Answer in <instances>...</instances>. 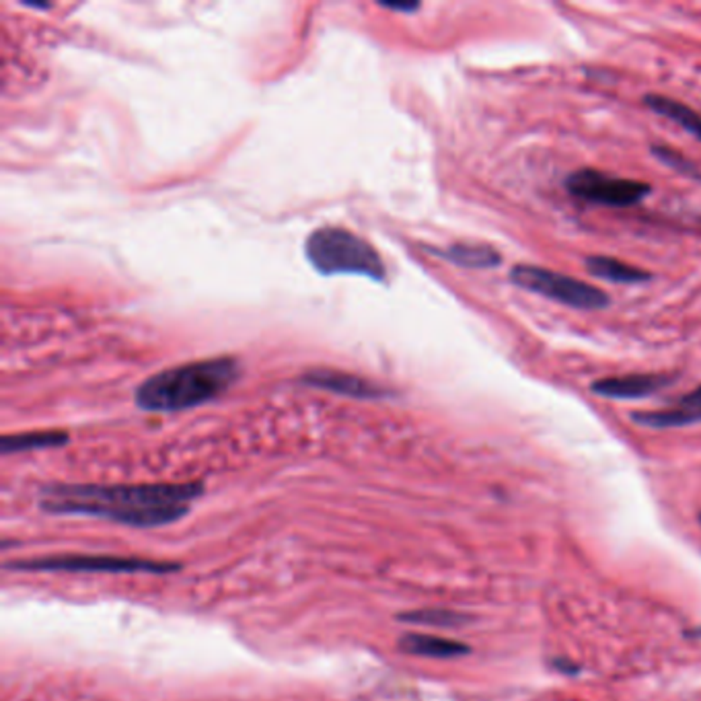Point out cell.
<instances>
[{
    "mask_svg": "<svg viewBox=\"0 0 701 701\" xmlns=\"http://www.w3.org/2000/svg\"><path fill=\"white\" fill-rule=\"evenodd\" d=\"M397 648L405 654L426 656V658H455L469 652V648L457 639L430 636V633H403L397 639Z\"/></svg>",
    "mask_w": 701,
    "mask_h": 701,
    "instance_id": "obj_8",
    "label": "cell"
},
{
    "mask_svg": "<svg viewBox=\"0 0 701 701\" xmlns=\"http://www.w3.org/2000/svg\"><path fill=\"white\" fill-rule=\"evenodd\" d=\"M399 621L405 623H420V625H436V628H455L461 625V615L449 613L440 609H424V611H410V613L399 615Z\"/></svg>",
    "mask_w": 701,
    "mask_h": 701,
    "instance_id": "obj_14",
    "label": "cell"
},
{
    "mask_svg": "<svg viewBox=\"0 0 701 701\" xmlns=\"http://www.w3.org/2000/svg\"><path fill=\"white\" fill-rule=\"evenodd\" d=\"M696 179H697V181H701V173H697V175H696Z\"/></svg>",
    "mask_w": 701,
    "mask_h": 701,
    "instance_id": "obj_19",
    "label": "cell"
},
{
    "mask_svg": "<svg viewBox=\"0 0 701 701\" xmlns=\"http://www.w3.org/2000/svg\"><path fill=\"white\" fill-rule=\"evenodd\" d=\"M204 484H50L40 492V508L56 516H95L134 529L173 525L192 510Z\"/></svg>",
    "mask_w": 701,
    "mask_h": 701,
    "instance_id": "obj_1",
    "label": "cell"
},
{
    "mask_svg": "<svg viewBox=\"0 0 701 701\" xmlns=\"http://www.w3.org/2000/svg\"><path fill=\"white\" fill-rule=\"evenodd\" d=\"M68 442V434L60 430H37V432H21L9 434L0 440V450L5 455L23 450H40V449H56Z\"/></svg>",
    "mask_w": 701,
    "mask_h": 701,
    "instance_id": "obj_13",
    "label": "cell"
},
{
    "mask_svg": "<svg viewBox=\"0 0 701 701\" xmlns=\"http://www.w3.org/2000/svg\"><path fill=\"white\" fill-rule=\"evenodd\" d=\"M23 6H29V9H35V11H45V9H50V5H45V3H21Z\"/></svg>",
    "mask_w": 701,
    "mask_h": 701,
    "instance_id": "obj_18",
    "label": "cell"
},
{
    "mask_svg": "<svg viewBox=\"0 0 701 701\" xmlns=\"http://www.w3.org/2000/svg\"><path fill=\"white\" fill-rule=\"evenodd\" d=\"M652 155L658 158V161L668 165L670 169H675V171L681 173V175H687V177L696 179V175L699 173L697 167H696V163H691L687 156H683L681 153H677V150L670 148V147L654 145L652 147Z\"/></svg>",
    "mask_w": 701,
    "mask_h": 701,
    "instance_id": "obj_15",
    "label": "cell"
},
{
    "mask_svg": "<svg viewBox=\"0 0 701 701\" xmlns=\"http://www.w3.org/2000/svg\"><path fill=\"white\" fill-rule=\"evenodd\" d=\"M305 253L311 266L326 276L356 274L376 282H383L387 278V270L374 247L350 231H315L307 239Z\"/></svg>",
    "mask_w": 701,
    "mask_h": 701,
    "instance_id": "obj_3",
    "label": "cell"
},
{
    "mask_svg": "<svg viewBox=\"0 0 701 701\" xmlns=\"http://www.w3.org/2000/svg\"><path fill=\"white\" fill-rule=\"evenodd\" d=\"M307 384H315L319 389L334 391L339 395H350V397H381V389L376 384L368 383L365 379H358L354 374H344L336 371H311L303 376Z\"/></svg>",
    "mask_w": 701,
    "mask_h": 701,
    "instance_id": "obj_10",
    "label": "cell"
},
{
    "mask_svg": "<svg viewBox=\"0 0 701 701\" xmlns=\"http://www.w3.org/2000/svg\"><path fill=\"white\" fill-rule=\"evenodd\" d=\"M14 572H77V574H171L181 570L175 562L124 555H43L5 562Z\"/></svg>",
    "mask_w": 701,
    "mask_h": 701,
    "instance_id": "obj_4",
    "label": "cell"
},
{
    "mask_svg": "<svg viewBox=\"0 0 701 701\" xmlns=\"http://www.w3.org/2000/svg\"><path fill=\"white\" fill-rule=\"evenodd\" d=\"M574 198L609 208H630L642 202L652 187L639 179L615 177L597 169H578L564 181Z\"/></svg>",
    "mask_w": 701,
    "mask_h": 701,
    "instance_id": "obj_6",
    "label": "cell"
},
{
    "mask_svg": "<svg viewBox=\"0 0 701 701\" xmlns=\"http://www.w3.org/2000/svg\"><path fill=\"white\" fill-rule=\"evenodd\" d=\"M381 6H384V9L389 11H397V13H413L420 9V5H387V3H381Z\"/></svg>",
    "mask_w": 701,
    "mask_h": 701,
    "instance_id": "obj_17",
    "label": "cell"
},
{
    "mask_svg": "<svg viewBox=\"0 0 701 701\" xmlns=\"http://www.w3.org/2000/svg\"><path fill=\"white\" fill-rule=\"evenodd\" d=\"M235 358H210L167 368L136 389V405L145 412H184L223 395L239 379Z\"/></svg>",
    "mask_w": 701,
    "mask_h": 701,
    "instance_id": "obj_2",
    "label": "cell"
},
{
    "mask_svg": "<svg viewBox=\"0 0 701 701\" xmlns=\"http://www.w3.org/2000/svg\"><path fill=\"white\" fill-rule=\"evenodd\" d=\"M677 379L675 374L667 373H633L621 376H607L591 384L594 395L605 399H621V402H631V399H644L654 393H658L668 384H673Z\"/></svg>",
    "mask_w": 701,
    "mask_h": 701,
    "instance_id": "obj_7",
    "label": "cell"
},
{
    "mask_svg": "<svg viewBox=\"0 0 701 701\" xmlns=\"http://www.w3.org/2000/svg\"><path fill=\"white\" fill-rule=\"evenodd\" d=\"M677 405L683 407V410L691 412V413H696V416L701 420V384L693 391H689L687 395H683L681 399H678Z\"/></svg>",
    "mask_w": 701,
    "mask_h": 701,
    "instance_id": "obj_16",
    "label": "cell"
},
{
    "mask_svg": "<svg viewBox=\"0 0 701 701\" xmlns=\"http://www.w3.org/2000/svg\"><path fill=\"white\" fill-rule=\"evenodd\" d=\"M436 255H440L450 263L461 268H471V270H492L497 268L502 263V253L497 251L492 245H473V243H461V245H450L447 249H440L436 251Z\"/></svg>",
    "mask_w": 701,
    "mask_h": 701,
    "instance_id": "obj_11",
    "label": "cell"
},
{
    "mask_svg": "<svg viewBox=\"0 0 701 701\" xmlns=\"http://www.w3.org/2000/svg\"><path fill=\"white\" fill-rule=\"evenodd\" d=\"M584 266L591 276L615 284H646L652 280L650 271L630 266V263L609 258V255H588Z\"/></svg>",
    "mask_w": 701,
    "mask_h": 701,
    "instance_id": "obj_9",
    "label": "cell"
},
{
    "mask_svg": "<svg viewBox=\"0 0 701 701\" xmlns=\"http://www.w3.org/2000/svg\"><path fill=\"white\" fill-rule=\"evenodd\" d=\"M510 282L518 289L541 294V297L578 308V311H602L611 305L609 294L594 284L578 280L574 276H565L562 271L531 266V263H516L510 270Z\"/></svg>",
    "mask_w": 701,
    "mask_h": 701,
    "instance_id": "obj_5",
    "label": "cell"
},
{
    "mask_svg": "<svg viewBox=\"0 0 701 701\" xmlns=\"http://www.w3.org/2000/svg\"><path fill=\"white\" fill-rule=\"evenodd\" d=\"M644 105L648 109H652L658 116L670 119L677 126H681L683 130H687L691 136H696L697 140H701V116L697 111H693L689 105H685L681 101L673 99V97L667 95H644Z\"/></svg>",
    "mask_w": 701,
    "mask_h": 701,
    "instance_id": "obj_12",
    "label": "cell"
}]
</instances>
